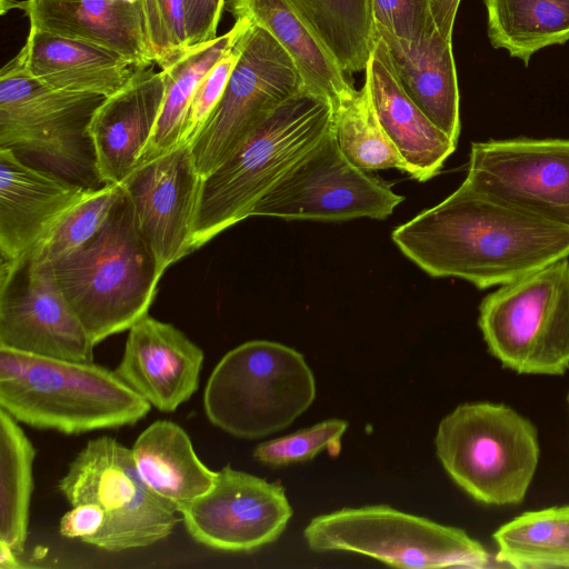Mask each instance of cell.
Listing matches in <instances>:
<instances>
[{
    "label": "cell",
    "mask_w": 569,
    "mask_h": 569,
    "mask_svg": "<svg viewBox=\"0 0 569 569\" xmlns=\"http://www.w3.org/2000/svg\"><path fill=\"white\" fill-rule=\"evenodd\" d=\"M278 481L233 469L217 471L213 486L180 513L199 543L227 552H250L277 540L292 517Z\"/></svg>",
    "instance_id": "15"
},
{
    "label": "cell",
    "mask_w": 569,
    "mask_h": 569,
    "mask_svg": "<svg viewBox=\"0 0 569 569\" xmlns=\"http://www.w3.org/2000/svg\"><path fill=\"white\" fill-rule=\"evenodd\" d=\"M478 326L492 357L518 373L569 369V260L499 286L479 306Z\"/></svg>",
    "instance_id": "8"
},
{
    "label": "cell",
    "mask_w": 569,
    "mask_h": 569,
    "mask_svg": "<svg viewBox=\"0 0 569 569\" xmlns=\"http://www.w3.org/2000/svg\"><path fill=\"white\" fill-rule=\"evenodd\" d=\"M58 490L71 506L93 502L103 509V527L82 542L106 551L151 546L180 521L173 506L141 478L131 449L112 437L88 441L69 463Z\"/></svg>",
    "instance_id": "10"
},
{
    "label": "cell",
    "mask_w": 569,
    "mask_h": 569,
    "mask_svg": "<svg viewBox=\"0 0 569 569\" xmlns=\"http://www.w3.org/2000/svg\"><path fill=\"white\" fill-rule=\"evenodd\" d=\"M461 0H430L436 27L446 39H452L453 23Z\"/></svg>",
    "instance_id": "39"
},
{
    "label": "cell",
    "mask_w": 569,
    "mask_h": 569,
    "mask_svg": "<svg viewBox=\"0 0 569 569\" xmlns=\"http://www.w3.org/2000/svg\"><path fill=\"white\" fill-rule=\"evenodd\" d=\"M405 198L353 166L333 129L254 204L250 217L343 221L385 219Z\"/></svg>",
    "instance_id": "12"
},
{
    "label": "cell",
    "mask_w": 569,
    "mask_h": 569,
    "mask_svg": "<svg viewBox=\"0 0 569 569\" xmlns=\"http://www.w3.org/2000/svg\"><path fill=\"white\" fill-rule=\"evenodd\" d=\"M188 48L207 43L217 36L226 0H183Z\"/></svg>",
    "instance_id": "37"
},
{
    "label": "cell",
    "mask_w": 569,
    "mask_h": 569,
    "mask_svg": "<svg viewBox=\"0 0 569 569\" xmlns=\"http://www.w3.org/2000/svg\"><path fill=\"white\" fill-rule=\"evenodd\" d=\"M106 516L101 507L93 502H83L72 506L59 523V531L66 538L81 541L96 535L104 525Z\"/></svg>",
    "instance_id": "38"
},
{
    "label": "cell",
    "mask_w": 569,
    "mask_h": 569,
    "mask_svg": "<svg viewBox=\"0 0 569 569\" xmlns=\"http://www.w3.org/2000/svg\"><path fill=\"white\" fill-rule=\"evenodd\" d=\"M36 456L18 420L0 408V540L18 555L28 538Z\"/></svg>",
    "instance_id": "29"
},
{
    "label": "cell",
    "mask_w": 569,
    "mask_h": 569,
    "mask_svg": "<svg viewBox=\"0 0 569 569\" xmlns=\"http://www.w3.org/2000/svg\"><path fill=\"white\" fill-rule=\"evenodd\" d=\"M203 359L182 331L147 315L129 329L114 372L151 406L173 412L198 390Z\"/></svg>",
    "instance_id": "18"
},
{
    "label": "cell",
    "mask_w": 569,
    "mask_h": 569,
    "mask_svg": "<svg viewBox=\"0 0 569 569\" xmlns=\"http://www.w3.org/2000/svg\"><path fill=\"white\" fill-rule=\"evenodd\" d=\"M492 537L499 562L519 569L569 568V506L523 512Z\"/></svg>",
    "instance_id": "28"
},
{
    "label": "cell",
    "mask_w": 569,
    "mask_h": 569,
    "mask_svg": "<svg viewBox=\"0 0 569 569\" xmlns=\"http://www.w3.org/2000/svg\"><path fill=\"white\" fill-rule=\"evenodd\" d=\"M435 445L451 479L475 500L496 506L525 499L540 456L536 427L502 403L458 406L440 421Z\"/></svg>",
    "instance_id": "6"
},
{
    "label": "cell",
    "mask_w": 569,
    "mask_h": 569,
    "mask_svg": "<svg viewBox=\"0 0 569 569\" xmlns=\"http://www.w3.org/2000/svg\"><path fill=\"white\" fill-rule=\"evenodd\" d=\"M463 181L525 212L569 227V139L472 142Z\"/></svg>",
    "instance_id": "14"
},
{
    "label": "cell",
    "mask_w": 569,
    "mask_h": 569,
    "mask_svg": "<svg viewBox=\"0 0 569 569\" xmlns=\"http://www.w3.org/2000/svg\"><path fill=\"white\" fill-rule=\"evenodd\" d=\"M91 189L24 163L0 148L1 262L27 258Z\"/></svg>",
    "instance_id": "17"
},
{
    "label": "cell",
    "mask_w": 569,
    "mask_h": 569,
    "mask_svg": "<svg viewBox=\"0 0 569 569\" xmlns=\"http://www.w3.org/2000/svg\"><path fill=\"white\" fill-rule=\"evenodd\" d=\"M17 552L6 542L0 540V569H22L26 565L17 558Z\"/></svg>",
    "instance_id": "40"
},
{
    "label": "cell",
    "mask_w": 569,
    "mask_h": 569,
    "mask_svg": "<svg viewBox=\"0 0 569 569\" xmlns=\"http://www.w3.org/2000/svg\"><path fill=\"white\" fill-rule=\"evenodd\" d=\"M375 24L391 34L420 42L437 29L430 0H371Z\"/></svg>",
    "instance_id": "35"
},
{
    "label": "cell",
    "mask_w": 569,
    "mask_h": 569,
    "mask_svg": "<svg viewBox=\"0 0 569 569\" xmlns=\"http://www.w3.org/2000/svg\"><path fill=\"white\" fill-rule=\"evenodd\" d=\"M106 97L56 90L30 77L16 58L0 71V148L32 154L52 173L100 188L89 127Z\"/></svg>",
    "instance_id": "7"
},
{
    "label": "cell",
    "mask_w": 569,
    "mask_h": 569,
    "mask_svg": "<svg viewBox=\"0 0 569 569\" xmlns=\"http://www.w3.org/2000/svg\"><path fill=\"white\" fill-rule=\"evenodd\" d=\"M234 20L246 19L267 30L292 58L306 87L333 104L353 87L332 53L291 0H228Z\"/></svg>",
    "instance_id": "24"
},
{
    "label": "cell",
    "mask_w": 569,
    "mask_h": 569,
    "mask_svg": "<svg viewBox=\"0 0 569 569\" xmlns=\"http://www.w3.org/2000/svg\"><path fill=\"white\" fill-rule=\"evenodd\" d=\"M343 72L366 70L376 41L371 0H291Z\"/></svg>",
    "instance_id": "30"
},
{
    "label": "cell",
    "mask_w": 569,
    "mask_h": 569,
    "mask_svg": "<svg viewBox=\"0 0 569 569\" xmlns=\"http://www.w3.org/2000/svg\"><path fill=\"white\" fill-rule=\"evenodd\" d=\"M347 428L348 423L343 420H325L258 445L253 450V457L264 465L281 467L311 460L325 449L331 456H337Z\"/></svg>",
    "instance_id": "33"
},
{
    "label": "cell",
    "mask_w": 569,
    "mask_h": 569,
    "mask_svg": "<svg viewBox=\"0 0 569 569\" xmlns=\"http://www.w3.org/2000/svg\"><path fill=\"white\" fill-rule=\"evenodd\" d=\"M120 188V184H104L91 189L61 217L29 257L53 263L82 247L108 219Z\"/></svg>",
    "instance_id": "32"
},
{
    "label": "cell",
    "mask_w": 569,
    "mask_h": 569,
    "mask_svg": "<svg viewBox=\"0 0 569 569\" xmlns=\"http://www.w3.org/2000/svg\"><path fill=\"white\" fill-rule=\"evenodd\" d=\"M142 9L154 62L162 69L190 50L183 0H142Z\"/></svg>",
    "instance_id": "34"
},
{
    "label": "cell",
    "mask_w": 569,
    "mask_h": 569,
    "mask_svg": "<svg viewBox=\"0 0 569 569\" xmlns=\"http://www.w3.org/2000/svg\"><path fill=\"white\" fill-rule=\"evenodd\" d=\"M250 24L246 19L234 20L227 33L190 49L161 69L166 84L162 106L136 168L181 144L188 111L198 86Z\"/></svg>",
    "instance_id": "26"
},
{
    "label": "cell",
    "mask_w": 569,
    "mask_h": 569,
    "mask_svg": "<svg viewBox=\"0 0 569 569\" xmlns=\"http://www.w3.org/2000/svg\"><path fill=\"white\" fill-rule=\"evenodd\" d=\"M30 29L93 43L156 64L147 38L142 0H27Z\"/></svg>",
    "instance_id": "21"
},
{
    "label": "cell",
    "mask_w": 569,
    "mask_h": 569,
    "mask_svg": "<svg viewBox=\"0 0 569 569\" xmlns=\"http://www.w3.org/2000/svg\"><path fill=\"white\" fill-rule=\"evenodd\" d=\"M313 551H348L411 569L485 568L490 555L465 530L377 505L315 517L303 530Z\"/></svg>",
    "instance_id": "9"
},
{
    "label": "cell",
    "mask_w": 569,
    "mask_h": 569,
    "mask_svg": "<svg viewBox=\"0 0 569 569\" xmlns=\"http://www.w3.org/2000/svg\"><path fill=\"white\" fill-rule=\"evenodd\" d=\"M316 398L313 372L303 356L279 342L247 341L228 351L203 393L212 425L242 439L289 427Z\"/></svg>",
    "instance_id": "5"
},
{
    "label": "cell",
    "mask_w": 569,
    "mask_h": 569,
    "mask_svg": "<svg viewBox=\"0 0 569 569\" xmlns=\"http://www.w3.org/2000/svg\"><path fill=\"white\" fill-rule=\"evenodd\" d=\"M131 451L144 482L179 513L214 483L217 471L198 458L188 433L172 421L151 423Z\"/></svg>",
    "instance_id": "25"
},
{
    "label": "cell",
    "mask_w": 569,
    "mask_h": 569,
    "mask_svg": "<svg viewBox=\"0 0 569 569\" xmlns=\"http://www.w3.org/2000/svg\"><path fill=\"white\" fill-rule=\"evenodd\" d=\"M568 402H569V395H568Z\"/></svg>",
    "instance_id": "41"
},
{
    "label": "cell",
    "mask_w": 569,
    "mask_h": 569,
    "mask_svg": "<svg viewBox=\"0 0 569 569\" xmlns=\"http://www.w3.org/2000/svg\"><path fill=\"white\" fill-rule=\"evenodd\" d=\"M0 408L32 428L79 435L134 425L151 405L102 366L0 347Z\"/></svg>",
    "instance_id": "4"
},
{
    "label": "cell",
    "mask_w": 569,
    "mask_h": 569,
    "mask_svg": "<svg viewBox=\"0 0 569 569\" xmlns=\"http://www.w3.org/2000/svg\"><path fill=\"white\" fill-rule=\"evenodd\" d=\"M306 88L292 58L263 28L252 24L223 93L190 143L201 178L234 153L283 101Z\"/></svg>",
    "instance_id": "11"
},
{
    "label": "cell",
    "mask_w": 569,
    "mask_h": 569,
    "mask_svg": "<svg viewBox=\"0 0 569 569\" xmlns=\"http://www.w3.org/2000/svg\"><path fill=\"white\" fill-rule=\"evenodd\" d=\"M488 36L526 64L542 48L569 40V0H483Z\"/></svg>",
    "instance_id": "27"
},
{
    "label": "cell",
    "mask_w": 569,
    "mask_h": 569,
    "mask_svg": "<svg viewBox=\"0 0 569 569\" xmlns=\"http://www.w3.org/2000/svg\"><path fill=\"white\" fill-rule=\"evenodd\" d=\"M52 266L94 346L148 315L164 272L137 227L122 186L101 229Z\"/></svg>",
    "instance_id": "3"
},
{
    "label": "cell",
    "mask_w": 569,
    "mask_h": 569,
    "mask_svg": "<svg viewBox=\"0 0 569 569\" xmlns=\"http://www.w3.org/2000/svg\"><path fill=\"white\" fill-rule=\"evenodd\" d=\"M365 72L376 116L406 161L407 174L420 182L433 178L456 150L457 142L405 92L393 71L387 46L378 34Z\"/></svg>",
    "instance_id": "20"
},
{
    "label": "cell",
    "mask_w": 569,
    "mask_h": 569,
    "mask_svg": "<svg viewBox=\"0 0 569 569\" xmlns=\"http://www.w3.org/2000/svg\"><path fill=\"white\" fill-rule=\"evenodd\" d=\"M246 32L229 48L198 86L188 111L181 143L190 144L192 142L219 102L229 76L241 53Z\"/></svg>",
    "instance_id": "36"
},
{
    "label": "cell",
    "mask_w": 569,
    "mask_h": 569,
    "mask_svg": "<svg viewBox=\"0 0 569 569\" xmlns=\"http://www.w3.org/2000/svg\"><path fill=\"white\" fill-rule=\"evenodd\" d=\"M154 66L138 67L93 114L89 132L104 184H121L151 138L166 90L163 71H156Z\"/></svg>",
    "instance_id": "19"
},
{
    "label": "cell",
    "mask_w": 569,
    "mask_h": 569,
    "mask_svg": "<svg viewBox=\"0 0 569 569\" xmlns=\"http://www.w3.org/2000/svg\"><path fill=\"white\" fill-rule=\"evenodd\" d=\"M333 114L332 102L306 87L279 104L234 153L201 178L192 250L249 218L276 182L332 131Z\"/></svg>",
    "instance_id": "2"
},
{
    "label": "cell",
    "mask_w": 569,
    "mask_h": 569,
    "mask_svg": "<svg viewBox=\"0 0 569 569\" xmlns=\"http://www.w3.org/2000/svg\"><path fill=\"white\" fill-rule=\"evenodd\" d=\"M393 71L408 97L453 141L460 134L459 89L452 42L438 30L420 42L400 39L381 27Z\"/></svg>",
    "instance_id": "23"
},
{
    "label": "cell",
    "mask_w": 569,
    "mask_h": 569,
    "mask_svg": "<svg viewBox=\"0 0 569 569\" xmlns=\"http://www.w3.org/2000/svg\"><path fill=\"white\" fill-rule=\"evenodd\" d=\"M333 133L343 156L363 171L408 167L381 127L365 83L352 88L333 107Z\"/></svg>",
    "instance_id": "31"
},
{
    "label": "cell",
    "mask_w": 569,
    "mask_h": 569,
    "mask_svg": "<svg viewBox=\"0 0 569 569\" xmlns=\"http://www.w3.org/2000/svg\"><path fill=\"white\" fill-rule=\"evenodd\" d=\"M201 176L190 144L137 167L121 183L137 227L166 269L192 252V228Z\"/></svg>",
    "instance_id": "16"
},
{
    "label": "cell",
    "mask_w": 569,
    "mask_h": 569,
    "mask_svg": "<svg viewBox=\"0 0 569 569\" xmlns=\"http://www.w3.org/2000/svg\"><path fill=\"white\" fill-rule=\"evenodd\" d=\"M0 347L93 362V342L62 293L53 266L30 257L1 262Z\"/></svg>",
    "instance_id": "13"
},
{
    "label": "cell",
    "mask_w": 569,
    "mask_h": 569,
    "mask_svg": "<svg viewBox=\"0 0 569 569\" xmlns=\"http://www.w3.org/2000/svg\"><path fill=\"white\" fill-rule=\"evenodd\" d=\"M14 58L30 77L52 89L103 97L120 90L138 68L104 47L31 29Z\"/></svg>",
    "instance_id": "22"
},
{
    "label": "cell",
    "mask_w": 569,
    "mask_h": 569,
    "mask_svg": "<svg viewBox=\"0 0 569 569\" xmlns=\"http://www.w3.org/2000/svg\"><path fill=\"white\" fill-rule=\"evenodd\" d=\"M431 277L501 286L569 258V227L525 212L467 182L391 233Z\"/></svg>",
    "instance_id": "1"
}]
</instances>
